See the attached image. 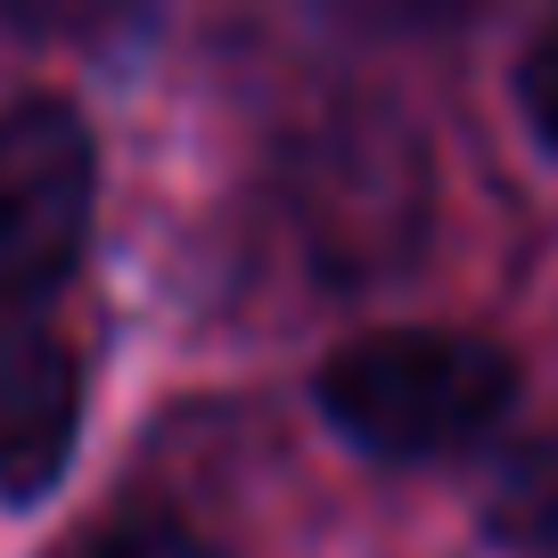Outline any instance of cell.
<instances>
[{"label": "cell", "mask_w": 558, "mask_h": 558, "mask_svg": "<svg viewBox=\"0 0 558 558\" xmlns=\"http://www.w3.org/2000/svg\"><path fill=\"white\" fill-rule=\"evenodd\" d=\"M518 107H525L542 148H558V17L534 34V50H525V66H518Z\"/></svg>", "instance_id": "obj_7"}, {"label": "cell", "mask_w": 558, "mask_h": 558, "mask_svg": "<svg viewBox=\"0 0 558 558\" xmlns=\"http://www.w3.org/2000/svg\"><path fill=\"white\" fill-rule=\"evenodd\" d=\"M485 534L518 558H558V444H518L485 485Z\"/></svg>", "instance_id": "obj_5"}, {"label": "cell", "mask_w": 558, "mask_h": 558, "mask_svg": "<svg viewBox=\"0 0 558 558\" xmlns=\"http://www.w3.org/2000/svg\"><path fill=\"white\" fill-rule=\"evenodd\" d=\"M296 222L337 279L402 271L427 239V148L402 116L345 107L296 157Z\"/></svg>", "instance_id": "obj_2"}, {"label": "cell", "mask_w": 558, "mask_h": 558, "mask_svg": "<svg viewBox=\"0 0 558 558\" xmlns=\"http://www.w3.org/2000/svg\"><path fill=\"white\" fill-rule=\"evenodd\" d=\"M58 558H222L206 534H197L190 518H165V509H123V518L90 525L74 550Z\"/></svg>", "instance_id": "obj_6"}, {"label": "cell", "mask_w": 558, "mask_h": 558, "mask_svg": "<svg viewBox=\"0 0 558 558\" xmlns=\"http://www.w3.org/2000/svg\"><path fill=\"white\" fill-rule=\"evenodd\" d=\"M99 222V132L74 99H9L0 107V313L34 320L74 279Z\"/></svg>", "instance_id": "obj_3"}, {"label": "cell", "mask_w": 558, "mask_h": 558, "mask_svg": "<svg viewBox=\"0 0 558 558\" xmlns=\"http://www.w3.org/2000/svg\"><path fill=\"white\" fill-rule=\"evenodd\" d=\"M83 436V362L41 320L0 329V501H41Z\"/></svg>", "instance_id": "obj_4"}, {"label": "cell", "mask_w": 558, "mask_h": 558, "mask_svg": "<svg viewBox=\"0 0 558 558\" xmlns=\"http://www.w3.org/2000/svg\"><path fill=\"white\" fill-rule=\"evenodd\" d=\"M320 418L369 460H452L476 452L518 402V362L476 329H378L329 353Z\"/></svg>", "instance_id": "obj_1"}]
</instances>
